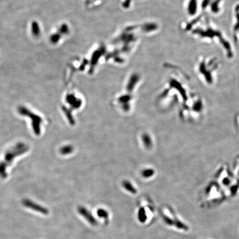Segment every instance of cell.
Masks as SVG:
<instances>
[{"label":"cell","instance_id":"6da1fadb","mask_svg":"<svg viewBox=\"0 0 239 239\" xmlns=\"http://www.w3.org/2000/svg\"><path fill=\"white\" fill-rule=\"evenodd\" d=\"M23 204L27 207H29V208L32 209L34 210L38 211L39 213L44 214V215H47L49 213H48L49 211L46 208L42 207L41 206L37 205L36 204H34L31 201H27V200L24 201H23Z\"/></svg>","mask_w":239,"mask_h":239},{"label":"cell","instance_id":"7a4b0ae2","mask_svg":"<svg viewBox=\"0 0 239 239\" xmlns=\"http://www.w3.org/2000/svg\"><path fill=\"white\" fill-rule=\"evenodd\" d=\"M142 140L144 147L147 148L149 149L152 146L153 142H152V139H151V137L148 134H143L142 136Z\"/></svg>","mask_w":239,"mask_h":239},{"label":"cell","instance_id":"3957f363","mask_svg":"<svg viewBox=\"0 0 239 239\" xmlns=\"http://www.w3.org/2000/svg\"><path fill=\"white\" fill-rule=\"evenodd\" d=\"M122 186L126 189V190L129 191L131 193H136V189L134 188V187H133L134 185H132L131 183L130 182V181H128V180L123 181Z\"/></svg>","mask_w":239,"mask_h":239},{"label":"cell","instance_id":"277c9868","mask_svg":"<svg viewBox=\"0 0 239 239\" xmlns=\"http://www.w3.org/2000/svg\"><path fill=\"white\" fill-rule=\"evenodd\" d=\"M154 174V170L151 168L144 169L141 172V175L144 178H149L152 177Z\"/></svg>","mask_w":239,"mask_h":239},{"label":"cell","instance_id":"5b68a950","mask_svg":"<svg viewBox=\"0 0 239 239\" xmlns=\"http://www.w3.org/2000/svg\"><path fill=\"white\" fill-rule=\"evenodd\" d=\"M234 125L239 135V113H237L235 116H234Z\"/></svg>","mask_w":239,"mask_h":239}]
</instances>
